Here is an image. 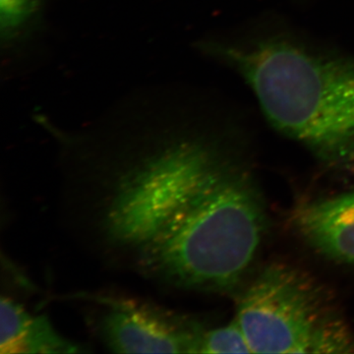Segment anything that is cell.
<instances>
[{
  "label": "cell",
  "mask_w": 354,
  "mask_h": 354,
  "mask_svg": "<svg viewBox=\"0 0 354 354\" xmlns=\"http://www.w3.org/2000/svg\"><path fill=\"white\" fill-rule=\"evenodd\" d=\"M290 221L317 252L354 266V191L301 203L293 209Z\"/></svg>",
  "instance_id": "obj_4"
},
{
  "label": "cell",
  "mask_w": 354,
  "mask_h": 354,
  "mask_svg": "<svg viewBox=\"0 0 354 354\" xmlns=\"http://www.w3.org/2000/svg\"><path fill=\"white\" fill-rule=\"evenodd\" d=\"M1 353H78L86 349L55 330L48 317L32 315L15 300L1 298Z\"/></svg>",
  "instance_id": "obj_6"
},
{
  "label": "cell",
  "mask_w": 354,
  "mask_h": 354,
  "mask_svg": "<svg viewBox=\"0 0 354 354\" xmlns=\"http://www.w3.org/2000/svg\"><path fill=\"white\" fill-rule=\"evenodd\" d=\"M53 0H0V50L9 71L38 53L48 34Z\"/></svg>",
  "instance_id": "obj_5"
},
{
  "label": "cell",
  "mask_w": 354,
  "mask_h": 354,
  "mask_svg": "<svg viewBox=\"0 0 354 354\" xmlns=\"http://www.w3.org/2000/svg\"><path fill=\"white\" fill-rule=\"evenodd\" d=\"M234 318L252 353H354L353 328L329 291L290 265L264 268Z\"/></svg>",
  "instance_id": "obj_2"
},
{
  "label": "cell",
  "mask_w": 354,
  "mask_h": 354,
  "mask_svg": "<svg viewBox=\"0 0 354 354\" xmlns=\"http://www.w3.org/2000/svg\"><path fill=\"white\" fill-rule=\"evenodd\" d=\"M97 323L102 344L118 353H203L212 327L151 302L102 298Z\"/></svg>",
  "instance_id": "obj_3"
},
{
  "label": "cell",
  "mask_w": 354,
  "mask_h": 354,
  "mask_svg": "<svg viewBox=\"0 0 354 354\" xmlns=\"http://www.w3.org/2000/svg\"><path fill=\"white\" fill-rule=\"evenodd\" d=\"M198 50L227 65L252 88L272 127L324 162L354 165V57L291 37L211 38Z\"/></svg>",
  "instance_id": "obj_1"
}]
</instances>
